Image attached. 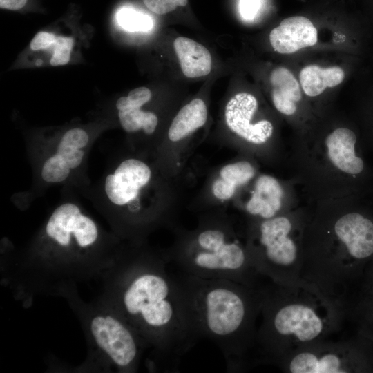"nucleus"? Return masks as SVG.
Returning <instances> with one entry per match:
<instances>
[{
    "label": "nucleus",
    "mask_w": 373,
    "mask_h": 373,
    "mask_svg": "<svg viewBox=\"0 0 373 373\" xmlns=\"http://www.w3.org/2000/svg\"><path fill=\"white\" fill-rule=\"evenodd\" d=\"M164 256L120 249L103 276L99 298L117 312L150 350L153 370H179L181 358L199 340L175 274Z\"/></svg>",
    "instance_id": "1"
},
{
    "label": "nucleus",
    "mask_w": 373,
    "mask_h": 373,
    "mask_svg": "<svg viewBox=\"0 0 373 373\" xmlns=\"http://www.w3.org/2000/svg\"><path fill=\"white\" fill-rule=\"evenodd\" d=\"M120 248L77 202L64 201L50 213L28 247L6 265V280L31 298L64 297L77 284L102 276Z\"/></svg>",
    "instance_id": "2"
},
{
    "label": "nucleus",
    "mask_w": 373,
    "mask_h": 373,
    "mask_svg": "<svg viewBox=\"0 0 373 373\" xmlns=\"http://www.w3.org/2000/svg\"><path fill=\"white\" fill-rule=\"evenodd\" d=\"M175 275L198 338H206L217 346L229 372H240L254 366L256 323L265 285L254 288L231 280L204 278L181 271Z\"/></svg>",
    "instance_id": "3"
},
{
    "label": "nucleus",
    "mask_w": 373,
    "mask_h": 373,
    "mask_svg": "<svg viewBox=\"0 0 373 373\" xmlns=\"http://www.w3.org/2000/svg\"><path fill=\"white\" fill-rule=\"evenodd\" d=\"M260 316L254 365H275L300 347L330 338L345 323L338 306L303 281L284 286L268 280Z\"/></svg>",
    "instance_id": "4"
},
{
    "label": "nucleus",
    "mask_w": 373,
    "mask_h": 373,
    "mask_svg": "<svg viewBox=\"0 0 373 373\" xmlns=\"http://www.w3.org/2000/svg\"><path fill=\"white\" fill-rule=\"evenodd\" d=\"M73 290L64 298L76 313L88 342L86 370L133 373L143 352L141 339L126 321L100 298L84 303Z\"/></svg>",
    "instance_id": "5"
},
{
    "label": "nucleus",
    "mask_w": 373,
    "mask_h": 373,
    "mask_svg": "<svg viewBox=\"0 0 373 373\" xmlns=\"http://www.w3.org/2000/svg\"><path fill=\"white\" fill-rule=\"evenodd\" d=\"M225 230L207 227L200 230L176 251L165 256L180 271L204 278L231 280L261 288L268 281L254 267L247 249L228 240Z\"/></svg>",
    "instance_id": "6"
},
{
    "label": "nucleus",
    "mask_w": 373,
    "mask_h": 373,
    "mask_svg": "<svg viewBox=\"0 0 373 373\" xmlns=\"http://www.w3.org/2000/svg\"><path fill=\"white\" fill-rule=\"evenodd\" d=\"M294 227L292 220L286 216L264 219L247 249L256 271L279 285L302 283L303 246L293 238Z\"/></svg>",
    "instance_id": "7"
},
{
    "label": "nucleus",
    "mask_w": 373,
    "mask_h": 373,
    "mask_svg": "<svg viewBox=\"0 0 373 373\" xmlns=\"http://www.w3.org/2000/svg\"><path fill=\"white\" fill-rule=\"evenodd\" d=\"M275 365L289 373L373 372V342L356 334L347 339L318 341L294 350Z\"/></svg>",
    "instance_id": "8"
},
{
    "label": "nucleus",
    "mask_w": 373,
    "mask_h": 373,
    "mask_svg": "<svg viewBox=\"0 0 373 373\" xmlns=\"http://www.w3.org/2000/svg\"><path fill=\"white\" fill-rule=\"evenodd\" d=\"M91 145V137L80 127L66 130L52 144L39 146L36 161L38 180L46 186L70 181L82 169Z\"/></svg>",
    "instance_id": "9"
},
{
    "label": "nucleus",
    "mask_w": 373,
    "mask_h": 373,
    "mask_svg": "<svg viewBox=\"0 0 373 373\" xmlns=\"http://www.w3.org/2000/svg\"><path fill=\"white\" fill-rule=\"evenodd\" d=\"M151 176V169L144 162L136 158L122 160L103 178L101 191L106 205L114 209L132 205Z\"/></svg>",
    "instance_id": "10"
},
{
    "label": "nucleus",
    "mask_w": 373,
    "mask_h": 373,
    "mask_svg": "<svg viewBox=\"0 0 373 373\" xmlns=\"http://www.w3.org/2000/svg\"><path fill=\"white\" fill-rule=\"evenodd\" d=\"M258 108V101L251 94L242 92L233 95L225 107V122L233 133L249 142L260 144L273 133L272 124L266 119L251 123Z\"/></svg>",
    "instance_id": "11"
},
{
    "label": "nucleus",
    "mask_w": 373,
    "mask_h": 373,
    "mask_svg": "<svg viewBox=\"0 0 373 373\" xmlns=\"http://www.w3.org/2000/svg\"><path fill=\"white\" fill-rule=\"evenodd\" d=\"M345 323L373 342V262L342 305Z\"/></svg>",
    "instance_id": "12"
},
{
    "label": "nucleus",
    "mask_w": 373,
    "mask_h": 373,
    "mask_svg": "<svg viewBox=\"0 0 373 373\" xmlns=\"http://www.w3.org/2000/svg\"><path fill=\"white\" fill-rule=\"evenodd\" d=\"M152 97L151 91L145 86L131 90L126 96L120 97L115 103L117 116L122 128L127 133L142 130L146 135L154 133L157 124V115L142 107Z\"/></svg>",
    "instance_id": "13"
},
{
    "label": "nucleus",
    "mask_w": 373,
    "mask_h": 373,
    "mask_svg": "<svg viewBox=\"0 0 373 373\" xmlns=\"http://www.w3.org/2000/svg\"><path fill=\"white\" fill-rule=\"evenodd\" d=\"M318 40L317 30L307 17L293 16L283 19L269 34L274 50L281 54H290L312 46Z\"/></svg>",
    "instance_id": "14"
},
{
    "label": "nucleus",
    "mask_w": 373,
    "mask_h": 373,
    "mask_svg": "<svg viewBox=\"0 0 373 373\" xmlns=\"http://www.w3.org/2000/svg\"><path fill=\"white\" fill-rule=\"evenodd\" d=\"M356 134L347 128H338L325 140L327 155L332 163L341 171L352 175L361 174L365 169L363 159L356 155Z\"/></svg>",
    "instance_id": "15"
},
{
    "label": "nucleus",
    "mask_w": 373,
    "mask_h": 373,
    "mask_svg": "<svg viewBox=\"0 0 373 373\" xmlns=\"http://www.w3.org/2000/svg\"><path fill=\"white\" fill-rule=\"evenodd\" d=\"M173 47L185 77L198 78L210 73L212 57L205 46L190 38L178 37L173 41Z\"/></svg>",
    "instance_id": "16"
},
{
    "label": "nucleus",
    "mask_w": 373,
    "mask_h": 373,
    "mask_svg": "<svg viewBox=\"0 0 373 373\" xmlns=\"http://www.w3.org/2000/svg\"><path fill=\"white\" fill-rule=\"evenodd\" d=\"M283 193L282 187L276 178L261 175L256 181L254 191L247 203L246 209L249 213L262 219L275 217L282 206Z\"/></svg>",
    "instance_id": "17"
},
{
    "label": "nucleus",
    "mask_w": 373,
    "mask_h": 373,
    "mask_svg": "<svg viewBox=\"0 0 373 373\" xmlns=\"http://www.w3.org/2000/svg\"><path fill=\"white\" fill-rule=\"evenodd\" d=\"M271 97L275 108L281 113L293 115L296 103L301 99L299 84L292 73L285 67H277L270 74Z\"/></svg>",
    "instance_id": "18"
},
{
    "label": "nucleus",
    "mask_w": 373,
    "mask_h": 373,
    "mask_svg": "<svg viewBox=\"0 0 373 373\" xmlns=\"http://www.w3.org/2000/svg\"><path fill=\"white\" fill-rule=\"evenodd\" d=\"M207 119L204 102L195 98L184 106L173 119L168 131L172 142H178L203 126Z\"/></svg>",
    "instance_id": "19"
},
{
    "label": "nucleus",
    "mask_w": 373,
    "mask_h": 373,
    "mask_svg": "<svg viewBox=\"0 0 373 373\" xmlns=\"http://www.w3.org/2000/svg\"><path fill=\"white\" fill-rule=\"evenodd\" d=\"M345 77L343 70L338 66L322 68L308 65L300 72L299 79L304 93L309 97L321 94L327 88L340 84Z\"/></svg>",
    "instance_id": "20"
},
{
    "label": "nucleus",
    "mask_w": 373,
    "mask_h": 373,
    "mask_svg": "<svg viewBox=\"0 0 373 373\" xmlns=\"http://www.w3.org/2000/svg\"><path fill=\"white\" fill-rule=\"evenodd\" d=\"M73 45L74 40L72 37L57 36L48 32L45 39L44 50L51 52L50 65L59 66L67 64L70 59Z\"/></svg>",
    "instance_id": "21"
},
{
    "label": "nucleus",
    "mask_w": 373,
    "mask_h": 373,
    "mask_svg": "<svg viewBox=\"0 0 373 373\" xmlns=\"http://www.w3.org/2000/svg\"><path fill=\"white\" fill-rule=\"evenodd\" d=\"M117 21L122 28L131 32H146L153 26V21L149 16L126 7L118 11Z\"/></svg>",
    "instance_id": "22"
},
{
    "label": "nucleus",
    "mask_w": 373,
    "mask_h": 373,
    "mask_svg": "<svg viewBox=\"0 0 373 373\" xmlns=\"http://www.w3.org/2000/svg\"><path fill=\"white\" fill-rule=\"evenodd\" d=\"M223 180L238 186L249 182L255 175L254 166L247 161L227 164L220 170Z\"/></svg>",
    "instance_id": "23"
},
{
    "label": "nucleus",
    "mask_w": 373,
    "mask_h": 373,
    "mask_svg": "<svg viewBox=\"0 0 373 373\" xmlns=\"http://www.w3.org/2000/svg\"><path fill=\"white\" fill-rule=\"evenodd\" d=\"M145 6L157 15H166L187 6L188 0H142Z\"/></svg>",
    "instance_id": "24"
},
{
    "label": "nucleus",
    "mask_w": 373,
    "mask_h": 373,
    "mask_svg": "<svg viewBox=\"0 0 373 373\" xmlns=\"http://www.w3.org/2000/svg\"><path fill=\"white\" fill-rule=\"evenodd\" d=\"M236 186L223 180L218 179L214 181L212 191L216 198L225 200L230 199L236 191Z\"/></svg>",
    "instance_id": "25"
},
{
    "label": "nucleus",
    "mask_w": 373,
    "mask_h": 373,
    "mask_svg": "<svg viewBox=\"0 0 373 373\" xmlns=\"http://www.w3.org/2000/svg\"><path fill=\"white\" fill-rule=\"evenodd\" d=\"M260 5L261 0H240L241 17L247 21L253 20L258 12Z\"/></svg>",
    "instance_id": "26"
},
{
    "label": "nucleus",
    "mask_w": 373,
    "mask_h": 373,
    "mask_svg": "<svg viewBox=\"0 0 373 373\" xmlns=\"http://www.w3.org/2000/svg\"><path fill=\"white\" fill-rule=\"evenodd\" d=\"M28 0H0V8L10 10H18L25 6Z\"/></svg>",
    "instance_id": "27"
}]
</instances>
